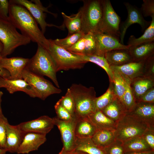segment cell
<instances>
[{
    "instance_id": "obj_45",
    "label": "cell",
    "mask_w": 154,
    "mask_h": 154,
    "mask_svg": "<svg viewBox=\"0 0 154 154\" xmlns=\"http://www.w3.org/2000/svg\"><path fill=\"white\" fill-rule=\"evenodd\" d=\"M142 137L151 148L154 150V127L148 128Z\"/></svg>"
},
{
    "instance_id": "obj_4",
    "label": "cell",
    "mask_w": 154,
    "mask_h": 154,
    "mask_svg": "<svg viewBox=\"0 0 154 154\" xmlns=\"http://www.w3.org/2000/svg\"><path fill=\"white\" fill-rule=\"evenodd\" d=\"M0 41L3 46L1 56L5 58L17 48L29 44L31 40L19 33L9 19L0 18Z\"/></svg>"
},
{
    "instance_id": "obj_5",
    "label": "cell",
    "mask_w": 154,
    "mask_h": 154,
    "mask_svg": "<svg viewBox=\"0 0 154 154\" xmlns=\"http://www.w3.org/2000/svg\"><path fill=\"white\" fill-rule=\"evenodd\" d=\"M81 14V32L84 34L99 31L102 16L100 0H83Z\"/></svg>"
},
{
    "instance_id": "obj_42",
    "label": "cell",
    "mask_w": 154,
    "mask_h": 154,
    "mask_svg": "<svg viewBox=\"0 0 154 154\" xmlns=\"http://www.w3.org/2000/svg\"><path fill=\"white\" fill-rule=\"evenodd\" d=\"M140 9L143 17L154 16V0H143Z\"/></svg>"
},
{
    "instance_id": "obj_3",
    "label": "cell",
    "mask_w": 154,
    "mask_h": 154,
    "mask_svg": "<svg viewBox=\"0 0 154 154\" xmlns=\"http://www.w3.org/2000/svg\"><path fill=\"white\" fill-rule=\"evenodd\" d=\"M69 88L75 103V117H87L95 111L96 97L93 87L88 88L80 84H73Z\"/></svg>"
},
{
    "instance_id": "obj_22",
    "label": "cell",
    "mask_w": 154,
    "mask_h": 154,
    "mask_svg": "<svg viewBox=\"0 0 154 154\" xmlns=\"http://www.w3.org/2000/svg\"><path fill=\"white\" fill-rule=\"evenodd\" d=\"M133 62L145 60L154 55V41L129 47Z\"/></svg>"
},
{
    "instance_id": "obj_19",
    "label": "cell",
    "mask_w": 154,
    "mask_h": 154,
    "mask_svg": "<svg viewBox=\"0 0 154 154\" xmlns=\"http://www.w3.org/2000/svg\"><path fill=\"white\" fill-rule=\"evenodd\" d=\"M4 88L10 94L19 91L23 92L32 98L37 97L32 87L23 79H6L0 76V88Z\"/></svg>"
},
{
    "instance_id": "obj_43",
    "label": "cell",
    "mask_w": 154,
    "mask_h": 154,
    "mask_svg": "<svg viewBox=\"0 0 154 154\" xmlns=\"http://www.w3.org/2000/svg\"><path fill=\"white\" fill-rule=\"evenodd\" d=\"M84 48L85 38L83 36L71 47L66 50L72 53L82 56L83 55Z\"/></svg>"
},
{
    "instance_id": "obj_51",
    "label": "cell",
    "mask_w": 154,
    "mask_h": 154,
    "mask_svg": "<svg viewBox=\"0 0 154 154\" xmlns=\"http://www.w3.org/2000/svg\"><path fill=\"white\" fill-rule=\"evenodd\" d=\"M3 94V92L0 91V118L4 115L3 114L1 107V102L2 101L1 98Z\"/></svg>"
},
{
    "instance_id": "obj_18",
    "label": "cell",
    "mask_w": 154,
    "mask_h": 154,
    "mask_svg": "<svg viewBox=\"0 0 154 154\" xmlns=\"http://www.w3.org/2000/svg\"><path fill=\"white\" fill-rule=\"evenodd\" d=\"M45 134L33 133H26L17 153L28 154L37 150L46 140Z\"/></svg>"
},
{
    "instance_id": "obj_52",
    "label": "cell",
    "mask_w": 154,
    "mask_h": 154,
    "mask_svg": "<svg viewBox=\"0 0 154 154\" xmlns=\"http://www.w3.org/2000/svg\"><path fill=\"white\" fill-rule=\"evenodd\" d=\"M3 48V44L0 41V60L2 58L1 56V53L2 51Z\"/></svg>"
},
{
    "instance_id": "obj_41",
    "label": "cell",
    "mask_w": 154,
    "mask_h": 154,
    "mask_svg": "<svg viewBox=\"0 0 154 154\" xmlns=\"http://www.w3.org/2000/svg\"><path fill=\"white\" fill-rule=\"evenodd\" d=\"M57 117L63 121H69L72 120L73 117L69 112L62 106L57 102L54 106Z\"/></svg>"
},
{
    "instance_id": "obj_50",
    "label": "cell",
    "mask_w": 154,
    "mask_h": 154,
    "mask_svg": "<svg viewBox=\"0 0 154 154\" xmlns=\"http://www.w3.org/2000/svg\"><path fill=\"white\" fill-rule=\"evenodd\" d=\"M66 154H88L84 152L79 150H74L67 153Z\"/></svg>"
},
{
    "instance_id": "obj_26",
    "label": "cell",
    "mask_w": 154,
    "mask_h": 154,
    "mask_svg": "<svg viewBox=\"0 0 154 154\" xmlns=\"http://www.w3.org/2000/svg\"><path fill=\"white\" fill-rule=\"evenodd\" d=\"M87 117L97 130L107 129L115 130L117 123L106 116L101 110H97Z\"/></svg>"
},
{
    "instance_id": "obj_39",
    "label": "cell",
    "mask_w": 154,
    "mask_h": 154,
    "mask_svg": "<svg viewBox=\"0 0 154 154\" xmlns=\"http://www.w3.org/2000/svg\"><path fill=\"white\" fill-rule=\"evenodd\" d=\"M143 76L154 79V55L145 60Z\"/></svg>"
},
{
    "instance_id": "obj_6",
    "label": "cell",
    "mask_w": 154,
    "mask_h": 154,
    "mask_svg": "<svg viewBox=\"0 0 154 154\" xmlns=\"http://www.w3.org/2000/svg\"><path fill=\"white\" fill-rule=\"evenodd\" d=\"M49 45L47 50L56 66L57 72L70 69H80L87 62L81 56L72 53L54 44L49 39Z\"/></svg>"
},
{
    "instance_id": "obj_33",
    "label": "cell",
    "mask_w": 154,
    "mask_h": 154,
    "mask_svg": "<svg viewBox=\"0 0 154 154\" xmlns=\"http://www.w3.org/2000/svg\"><path fill=\"white\" fill-rule=\"evenodd\" d=\"M87 62H90L95 63L103 68L108 75L110 82H112L113 80V74L110 66L104 56L96 55L81 56Z\"/></svg>"
},
{
    "instance_id": "obj_13",
    "label": "cell",
    "mask_w": 154,
    "mask_h": 154,
    "mask_svg": "<svg viewBox=\"0 0 154 154\" xmlns=\"http://www.w3.org/2000/svg\"><path fill=\"white\" fill-rule=\"evenodd\" d=\"M53 118L55 125L57 126L60 131L63 145L62 148L66 153L74 150L76 139L74 132L76 117L69 121H62L57 117Z\"/></svg>"
},
{
    "instance_id": "obj_27",
    "label": "cell",
    "mask_w": 154,
    "mask_h": 154,
    "mask_svg": "<svg viewBox=\"0 0 154 154\" xmlns=\"http://www.w3.org/2000/svg\"><path fill=\"white\" fill-rule=\"evenodd\" d=\"M94 143L100 148L104 149L116 140L114 130H97L92 137Z\"/></svg>"
},
{
    "instance_id": "obj_10",
    "label": "cell",
    "mask_w": 154,
    "mask_h": 154,
    "mask_svg": "<svg viewBox=\"0 0 154 154\" xmlns=\"http://www.w3.org/2000/svg\"><path fill=\"white\" fill-rule=\"evenodd\" d=\"M12 1L22 5L28 10L40 25L43 34L45 33L47 27H54L59 28L58 26L48 24L46 22V13L45 12L50 13L55 17L56 15L48 11V7H44L40 0H12Z\"/></svg>"
},
{
    "instance_id": "obj_21",
    "label": "cell",
    "mask_w": 154,
    "mask_h": 154,
    "mask_svg": "<svg viewBox=\"0 0 154 154\" xmlns=\"http://www.w3.org/2000/svg\"><path fill=\"white\" fill-rule=\"evenodd\" d=\"M104 57L110 66H120L133 62L128 49H119L108 51Z\"/></svg>"
},
{
    "instance_id": "obj_37",
    "label": "cell",
    "mask_w": 154,
    "mask_h": 154,
    "mask_svg": "<svg viewBox=\"0 0 154 154\" xmlns=\"http://www.w3.org/2000/svg\"><path fill=\"white\" fill-rule=\"evenodd\" d=\"M58 102L67 110L73 117H75V103L69 88L67 89L65 95L62 96Z\"/></svg>"
},
{
    "instance_id": "obj_29",
    "label": "cell",
    "mask_w": 154,
    "mask_h": 154,
    "mask_svg": "<svg viewBox=\"0 0 154 154\" xmlns=\"http://www.w3.org/2000/svg\"><path fill=\"white\" fill-rule=\"evenodd\" d=\"M123 146L125 153L128 152H143L153 150L142 136L136 137L127 140L123 142Z\"/></svg>"
},
{
    "instance_id": "obj_28",
    "label": "cell",
    "mask_w": 154,
    "mask_h": 154,
    "mask_svg": "<svg viewBox=\"0 0 154 154\" xmlns=\"http://www.w3.org/2000/svg\"><path fill=\"white\" fill-rule=\"evenodd\" d=\"M75 150L88 154H106L104 149L96 145L91 138L76 137Z\"/></svg>"
},
{
    "instance_id": "obj_12",
    "label": "cell",
    "mask_w": 154,
    "mask_h": 154,
    "mask_svg": "<svg viewBox=\"0 0 154 154\" xmlns=\"http://www.w3.org/2000/svg\"><path fill=\"white\" fill-rule=\"evenodd\" d=\"M96 44L95 55L104 56L106 52L119 49H128L127 45L121 44L120 39L114 36L98 31L93 33Z\"/></svg>"
},
{
    "instance_id": "obj_54",
    "label": "cell",
    "mask_w": 154,
    "mask_h": 154,
    "mask_svg": "<svg viewBox=\"0 0 154 154\" xmlns=\"http://www.w3.org/2000/svg\"><path fill=\"white\" fill-rule=\"evenodd\" d=\"M66 152L64 151V150L63 148H62V149L60 151V152L58 154H66Z\"/></svg>"
},
{
    "instance_id": "obj_44",
    "label": "cell",
    "mask_w": 154,
    "mask_h": 154,
    "mask_svg": "<svg viewBox=\"0 0 154 154\" xmlns=\"http://www.w3.org/2000/svg\"><path fill=\"white\" fill-rule=\"evenodd\" d=\"M7 118L3 115L0 118V148L4 149L6 141Z\"/></svg>"
},
{
    "instance_id": "obj_24",
    "label": "cell",
    "mask_w": 154,
    "mask_h": 154,
    "mask_svg": "<svg viewBox=\"0 0 154 154\" xmlns=\"http://www.w3.org/2000/svg\"><path fill=\"white\" fill-rule=\"evenodd\" d=\"M76 118L74 129L76 137L91 138L97 130L95 126L88 117Z\"/></svg>"
},
{
    "instance_id": "obj_49",
    "label": "cell",
    "mask_w": 154,
    "mask_h": 154,
    "mask_svg": "<svg viewBox=\"0 0 154 154\" xmlns=\"http://www.w3.org/2000/svg\"><path fill=\"white\" fill-rule=\"evenodd\" d=\"M124 154H154V150L143 152H125Z\"/></svg>"
},
{
    "instance_id": "obj_34",
    "label": "cell",
    "mask_w": 154,
    "mask_h": 154,
    "mask_svg": "<svg viewBox=\"0 0 154 154\" xmlns=\"http://www.w3.org/2000/svg\"><path fill=\"white\" fill-rule=\"evenodd\" d=\"M123 77L126 82V87L121 102L127 113L130 111L133 108L136 102L130 86L131 81L127 78Z\"/></svg>"
},
{
    "instance_id": "obj_30",
    "label": "cell",
    "mask_w": 154,
    "mask_h": 154,
    "mask_svg": "<svg viewBox=\"0 0 154 154\" xmlns=\"http://www.w3.org/2000/svg\"><path fill=\"white\" fill-rule=\"evenodd\" d=\"M64 19L63 24L68 30V35L81 32V14L80 9L76 14L68 16L62 12Z\"/></svg>"
},
{
    "instance_id": "obj_8",
    "label": "cell",
    "mask_w": 154,
    "mask_h": 154,
    "mask_svg": "<svg viewBox=\"0 0 154 154\" xmlns=\"http://www.w3.org/2000/svg\"><path fill=\"white\" fill-rule=\"evenodd\" d=\"M22 76L34 90L37 97L42 100H44L51 95L60 94L62 92L61 89L54 86L42 76L25 68L22 71Z\"/></svg>"
},
{
    "instance_id": "obj_31",
    "label": "cell",
    "mask_w": 154,
    "mask_h": 154,
    "mask_svg": "<svg viewBox=\"0 0 154 154\" xmlns=\"http://www.w3.org/2000/svg\"><path fill=\"white\" fill-rule=\"evenodd\" d=\"M151 23L141 37L136 38L134 35L130 36L127 45L129 47L146 42L154 41V16L151 17Z\"/></svg>"
},
{
    "instance_id": "obj_36",
    "label": "cell",
    "mask_w": 154,
    "mask_h": 154,
    "mask_svg": "<svg viewBox=\"0 0 154 154\" xmlns=\"http://www.w3.org/2000/svg\"><path fill=\"white\" fill-rule=\"evenodd\" d=\"M84 35L82 32H78L68 35L64 38H57L54 40L52 39V40L56 45L66 49L71 47L82 37Z\"/></svg>"
},
{
    "instance_id": "obj_7",
    "label": "cell",
    "mask_w": 154,
    "mask_h": 154,
    "mask_svg": "<svg viewBox=\"0 0 154 154\" xmlns=\"http://www.w3.org/2000/svg\"><path fill=\"white\" fill-rule=\"evenodd\" d=\"M148 127L145 123L126 114L117 123L114 133L116 139L123 142L142 136Z\"/></svg>"
},
{
    "instance_id": "obj_16",
    "label": "cell",
    "mask_w": 154,
    "mask_h": 154,
    "mask_svg": "<svg viewBox=\"0 0 154 154\" xmlns=\"http://www.w3.org/2000/svg\"><path fill=\"white\" fill-rule=\"evenodd\" d=\"M29 59L19 57L2 58L0 64L9 72L11 79H21L22 71L25 68Z\"/></svg>"
},
{
    "instance_id": "obj_40",
    "label": "cell",
    "mask_w": 154,
    "mask_h": 154,
    "mask_svg": "<svg viewBox=\"0 0 154 154\" xmlns=\"http://www.w3.org/2000/svg\"><path fill=\"white\" fill-rule=\"evenodd\" d=\"M104 150L106 154H124L125 153L123 142L117 139Z\"/></svg>"
},
{
    "instance_id": "obj_9",
    "label": "cell",
    "mask_w": 154,
    "mask_h": 154,
    "mask_svg": "<svg viewBox=\"0 0 154 154\" xmlns=\"http://www.w3.org/2000/svg\"><path fill=\"white\" fill-rule=\"evenodd\" d=\"M100 1L102 16L99 31L119 38L120 18L113 9L110 0Z\"/></svg>"
},
{
    "instance_id": "obj_1",
    "label": "cell",
    "mask_w": 154,
    "mask_h": 154,
    "mask_svg": "<svg viewBox=\"0 0 154 154\" xmlns=\"http://www.w3.org/2000/svg\"><path fill=\"white\" fill-rule=\"evenodd\" d=\"M9 1V19L21 34L47 50L49 45L46 39L38 27L35 20L28 10L22 5Z\"/></svg>"
},
{
    "instance_id": "obj_25",
    "label": "cell",
    "mask_w": 154,
    "mask_h": 154,
    "mask_svg": "<svg viewBox=\"0 0 154 154\" xmlns=\"http://www.w3.org/2000/svg\"><path fill=\"white\" fill-rule=\"evenodd\" d=\"M101 111L107 117L116 123L126 113L122 102L116 96Z\"/></svg>"
},
{
    "instance_id": "obj_20",
    "label": "cell",
    "mask_w": 154,
    "mask_h": 154,
    "mask_svg": "<svg viewBox=\"0 0 154 154\" xmlns=\"http://www.w3.org/2000/svg\"><path fill=\"white\" fill-rule=\"evenodd\" d=\"M145 60L132 62L120 66H110V68L112 70L116 71L122 76L131 81L137 78L143 76Z\"/></svg>"
},
{
    "instance_id": "obj_38",
    "label": "cell",
    "mask_w": 154,
    "mask_h": 154,
    "mask_svg": "<svg viewBox=\"0 0 154 154\" xmlns=\"http://www.w3.org/2000/svg\"><path fill=\"white\" fill-rule=\"evenodd\" d=\"M85 48L83 55H95L96 51V42L93 33L84 34Z\"/></svg>"
},
{
    "instance_id": "obj_32",
    "label": "cell",
    "mask_w": 154,
    "mask_h": 154,
    "mask_svg": "<svg viewBox=\"0 0 154 154\" xmlns=\"http://www.w3.org/2000/svg\"><path fill=\"white\" fill-rule=\"evenodd\" d=\"M116 96L112 82H110L109 87L103 95L96 97L95 101V111L101 110L107 106Z\"/></svg>"
},
{
    "instance_id": "obj_2",
    "label": "cell",
    "mask_w": 154,
    "mask_h": 154,
    "mask_svg": "<svg viewBox=\"0 0 154 154\" xmlns=\"http://www.w3.org/2000/svg\"><path fill=\"white\" fill-rule=\"evenodd\" d=\"M37 44L35 54L29 59L25 69L41 76H46L59 88L56 77V68L54 61L48 50L41 45Z\"/></svg>"
},
{
    "instance_id": "obj_17",
    "label": "cell",
    "mask_w": 154,
    "mask_h": 154,
    "mask_svg": "<svg viewBox=\"0 0 154 154\" xmlns=\"http://www.w3.org/2000/svg\"><path fill=\"white\" fill-rule=\"evenodd\" d=\"M26 133L22 131L17 125H6V137L4 149L7 152L17 153Z\"/></svg>"
},
{
    "instance_id": "obj_14",
    "label": "cell",
    "mask_w": 154,
    "mask_h": 154,
    "mask_svg": "<svg viewBox=\"0 0 154 154\" xmlns=\"http://www.w3.org/2000/svg\"><path fill=\"white\" fill-rule=\"evenodd\" d=\"M17 125L21 130L25 133L33 132L46 135L53 128L55 124L53 118L43 116Z\"/></svg>"
},
{
    "instance_id": "obj_53",
    "label": "cell",
    "mask_w": 154,
    "mask_h": 154,
    "mask_svg": "<svg viewBox=\"0 0 154 154\" xmlns=\"http://www.w3.org/2000/svg\"><path fill=\"white\" fill-rule=\"evenodd\" d=\"M7 152L5 149L0 148V154H6Z\"/></svg>"
},
{
    "instance_id": "obj_11",
    "label": "cell",
    "mask_w": 154,
    "mask_h": 154,
    "mask_svg": "<svg viewBox=\"0 0 154 154\" xmlns=\"http://www.w3.org/2000/svg\"><path fill=\"white\" fill-rule=\"evenodd\" d=\"M123 4L127 10V16L120 28V42L123 44H124V39L127 30L130 25L135 23L139 24L141 27L142 32H143L151 23V21H147L144 19L140 8L128 2H125Z\"/></svg>"
},
{
    "instance_id": "obj_15",
    "label": "cell",
    "mask_w": 154,
    "mask_h": 154,
    "mask_svg": "<svg viewBox=\"0 0 154 154\" xmlns=\"http://www.w3.org/2000/svg\"><path fill=\"white\" fill-rule=\"evenodd\" d=\"M126 114L145 123L149 127H154V103L137 102Z\"/></svg>"
},
{
    "instance_id": "obj_46",
    "label": "cell",
    "mask_w": 154,
    "mask_h": 154,
    "mask_svg": "<svg viewBox=\"0 0 154 154\" xmlns=\"http://www.w3.org/2000/svg\"><path fill=\"white\" fill-rule=\"evenodd\" d=\"M9 1L7 0H0V18L9 19Z\"/></svg>"
},
{
    "instance_id": "obj_47",
    "label": "cell",
    "mask_w": 154,
    "mask_h": 154,
    "mask_svg": "<svg viewBox=\"0 0 154 154\" xmlns=\"http://www.w3.org/2000/svg\"><path fill=\"white\" fill-rule=\"evenodd\" d=\"M154 103V87L145 93L136 102Z\"/></svg>"
},
{
    "instance_id": "obj_48",
    "label": "cell",
    "mask_w": 154,
    "mask_h": 154,
    "mask_svg": "<svg viewBox=\"0 0 154 154\" xmlns=\"http://www.w3.org/2000/svg\"><path fill=\"white\" fill-rule=\"evenodd\" d=\"M0 76L6 79H11L10 74L8 71L0 64Z\"/></svg>"
},
{
    "instance_id": "obj_23",
    "label": "cell",
    "mask_w": 154,
    "mask_h": 154,
    "mask_svg": "<svg viewBox=\"0 0 154 154\" xmlns=\"http://www.w3.org/2000/svg\"><path fill=\"white\" fill-rule=\"evenodd\" d=\"M130 86L136 102L147 91L154 87V79L140 77L132 80Z\"/></svg>"
},
{
    "instance_id": "obj_35",
    "label": "cell",
    "mask_w": 154,
    "mask_h": 154,
    "mask_svg": "<svg viewBox=\"0 0 154 154\" xmlns=\"http://www.w3.org/2000/svg\"><path fill=\"white\" fill-rule=\"evenodd\" d=\"M112 70L113 74L112 82L115 94L121 102L122 98L126 89V82L120 74L116 70Z\"/></svg>"
}]
</instances>
